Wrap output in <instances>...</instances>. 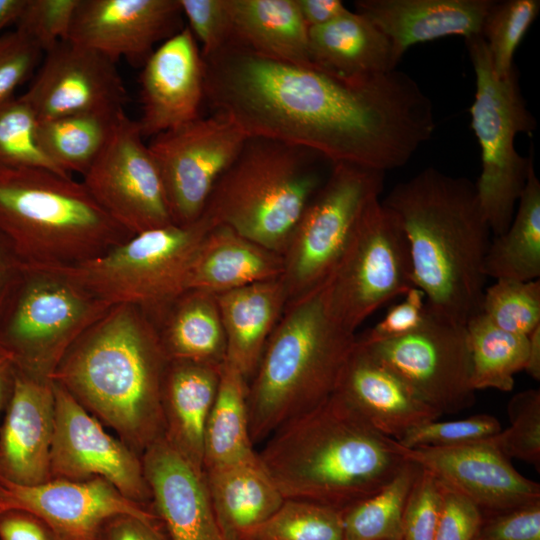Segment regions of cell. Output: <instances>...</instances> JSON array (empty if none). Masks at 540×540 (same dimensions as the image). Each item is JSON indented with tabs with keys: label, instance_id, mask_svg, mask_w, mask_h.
Wrapping results in <instances>:
<instances>
[{
	"label": "cell",
	"instance_id": "cell-1",
	"mask_svg": "<svg viewBox=\"0 0 540 540\" xmlns=\"http://www.w3.org/2000/svg\"><path fill=\"white\" fill-rule=\"evenodd\" d=\"M202 58L212 112L248 137L304 147L332 164L385 173L404 166L435 130L431 99L397 69L350 81L236 42Z\"/></svg>",
	"mask_w": 540,
	"mask_h": 540
},
{
	"label": "cell",
	"instance_id": "cell-2",
	"mask_svg": "<svg viewBox=\"0 0 540 540\" xmlns=\"http://www.w3.org/2000/svg\"><path fill=\"white\" fill-rule=\"evenodd\" d=\"M168 362L149 317L121 304L73 343L50 380L142 456L164 436L161 393Z\"/></svg>",
	"mask_w": 540,
	"mask_h": 540
},
{
	"label": "cell",
	"instance_id": "cell-3",
	"mask_svg": "<svg viewBox=\"0 0 540 540\" xmlns=\"http://www.w3.org/2000/svg\"><path fill=\"white\" fill-rule=\"evenodd\" d=\"M381 202L406 234L413 285L427 306L465 325L480 312L491 230L475 183L428 167L398 183Z\"/></svg>",
	"mask_w": 540,
	"mask_h": 540
},
{
	"label": "cell",
	"instance_id": "cell-4",
	"mask_svg": "<svg viewBox=\"0 0 540 540\" xmlns=\"http://www.w3.org/2000/svg\"><path fill=\"white\" fill-rule=\"evenodd\" d=\"M259 459L284 499L340 510L375 494L406 460L339 392L278 428Z\"/></svg>",
	"mask_w": 540,
	"mask_h": 540
},
{
	"label": "cell",
	"instance_id": "cell-5",
	"mask_svg": "<svg viewBox=\"0 0 540 540\" xmlns=\"http://www.w3.org/2000/svg\"><path fill=\"white\" fill-rule=\"evenodd\" d=\"M356 337L329 312L323 284L287 303L248 382L253 444L337 391Z\"/></svg>",
	"mask_w": 540,
	"mask_h": 540
},
{
	"label": "cell",
	"instance_id": "cell-6",
	"mask_svg": "<svg viewBox=\"0 0 540 540\" xmlns=\"http://www.w3.org/2000/svg\"><path fill=\"white\" fill-rule=\"evenodd\" d=\"M0 236L23 266L54 268L96 258L132 235L82 181L43 168H0Z\"/></svg>",
	"mask_w": 540,
	"mask_h": 540
},
{
	"label": "cell",
	"instance_id": "cell-7",
	"mask_svg": "<svg viewBox=\"0 0 540 540\" xmlns=\"http://www.w3.org/2000/svg\"><path fill=\"white\" fill-rule=\"evenodd\" d=\"M330 165L310 149L247 137L216 182L203 215L213 226H227L282 255L302 212L330 172L324 167Z\"/></svg>",
	"mask_w": 540,
	"mask_h": 540
},
{
	"label": "cell",
	"instance_id": "cell-8",
	"mask_svg": "<svg viewBox=\"0 0 540 540\" xmlns=\"http://www.w3.org/2000/svg\"><path fill=\"white\" fill-rule=\"evenodd\" d=\"M111 307L56 269L23 266L0 306V352L16 372L50 380Z\"/></svg>",
	"mask_w": 540,
	"mask_h": 540
},
{
	"label": "cell",
	"instance_id": "cell-9",
	"mask_svg": "<svg viewBox=\"0 0 540 540\" xmlns=\"http://www.w3.org/2000/svg\"><path fill=\"white\" fill-rule=\"evenodd\" d=\"M213 227L202 215L187 224H169L132 235L104 254L54 267L110 306L131 305L153 322L187 290L199 244Z\"/></svg>",
	"mask_w": 540,
	"mask_h": 540
},
{
	"label": "cell",
	"instance_id": "cell-10",
	"mask_svg": "<svg viewBox=\"0 0 540 540\" xmlns=\"http://www.w3.org/2000/svg\"><path fill=\"white\" fill-rule=\"evenodd\" d=\"M465 43L476 78L471 127L481 150L475 187L491 233L497 236L512 221L533 163L532 150L528 157L520 155L515 138L520 133L531 134L537 123L521 93L517 69L499 78L483 37L472 36Z\"/></svg>",
	"mask_w": 540,
	"mask_h": 540
},
{
	"label": "cell",
	"instance_id": "cell-11",
	"mask_svg": "<svg viewBox=\"0 0 540 540\" xmlns=\"http://www.w3.org/2000/svg\"><path fill=\"white\" fill-rule=\"evenodd\" d=\"M412 286L409 244L401 221L380 198L375 199L323 283L328 310L344 329L355 333L370 315Z\"/></svg>",
	"mask_w": 540,
	"mask_h": 540
},
{
	"label": "cell",
	"instance_id": "cell-12",
	"mask_svg": "<svg viewBox=\"0 0 540 540\" xmlns=\"http://www.w3.org/2000/svg\"><path fill=\"white\" fill-rule=\"evenodd\" d=\"M385 173L348 163L330 172L298 219L282 254L288 303L322 285L363 212L384 189Z\"/></svg>",
	"mask_w": 540,
	"mask_h": 540
},
{
	"label": "cell",
	"instance_id": "cell-13",
	"mask_svg": "<svg viewBox=\"0 0 540 540\" xmlns=\"http://www.w3.org/2000/svg\"><path fill=\"white\" fill-rule=\"evenodd\" d=\"M358 344L442 415L459 413L474 404L465 325L427 306L425 321L414 332L394 340Z\"/></svg>",
	"mask_w": 540,
	"mask_h": 540
},
{
	"label": "cell",
	"instance_id": "cell-14",
	"mask_svg": "<svg viewBox=\"0 0 540 540\" xmlns=\"http://www.w3.org/2000/svg\"><path fill=\"white\" fill-rule=\"evenodd\" d=\"M247 135L226 116L212 112L151 138L174 224L197 221L221 175Z\"/></svg>",
	"mask_w": 540,
	"mask_h": 540
},
{
	"label": "cell",
	"instance_id": "cell-15",
	"mask_svg": "<svg viewBox=\"0 0 540 540\" xmlns=\"http://www.w3.org/2000/svg\"><path fill=\"white\" fill-rule=\"evenodd\" d=\"M82 183L131 235L173 223L158 165L137 121L125 113Z\"/></svg>",
	"mask_w": 540,
	"mask_h": 540
},
{
	"label": "cell",
	"instance_id": "cell-16",
	"mask_svg": "<svg viewBox=\"0 0 540 540\" xmlns=\"http://www.w3.org/2000/svg\"><path fill=\"white\" fill-rule=\"evenodd\" d=\"M52 384L55 424L51 479L79 482L102 478L128 499L152 505L142 457L110 435L61 385Z\"/></svg>",
	"mask_w": 540,
	"mask_h": 540
},
{
	"label": "cell",
	"instance_id": "cell-17",
	"mask_svg": "<svg viewBox=\"0 0 540 540\" xmlns=\"http://www.w3.org/2000/svg\"><path fill=\"white\" fill-rule=\"evenodd\" d=\"M9 510L35 515L55 540H102L107 522L123 514L161 524L152 505L128 499L102 478L79 482L51 479L27 486L0 476V513Z\"/></svg>",
	"mask_w": 540,
	"mask_h": 540
},
{
	"label": "cell",
	"instance_id": "cell-18",
	"mask_svg": "<svg viewBox=\"0 0 540 540\" xmlns=\"http://www.w3.org/2000/svg\"><path fill=\"white\" fill-rule=\"evenodd\" d=\"M38 121L82 113L125 112L127 91L116 63L69 40L44 53L28 90L21 95Z\"/></svg>",
	"mask_w": 540,
	"mask_h": 540
},
{
	"label": "cell",
	"instance_id": "cell-19",
	"mask_svg": "<svg viewBox=\"0 0 540 540\" xmlns=\"http://www.w3.org/2000/svg\"><path fill=\"white\" fill-rule=\"evenodd\" d=\"M402 457L491 514L540 501V485L521 473L489 439L446 446L406 448Z\"/></svg>",
	"mask_w": 540,
	"mask_h": 540
},
{
	"label": "cell",
	"instance_id": "cell-20",
	"mask_svg": "<svg viewBox=\"0 0 540 540\" xmlns=\"http://www.w3.org/2000/svg\"><path fill=\"white\" fill-rule=\"evenodd\" d=\"M182 17L179 0H79L67 40L143 65L157 43L184 28Z\"/></svg>",
	"mask_w": 540,
	"mask_h": 540
},
{
	"label": "cell",
	"instance_id": "cell-21",
	"mask_svg": "<svg viewBox=\"0 0 540 540\" xmlns=\"http://www.w3.org/2000/svg\"><path fill=\"white\" fill-rule=\"evenodd\" d=\"M144 138L200 117L204 102V62L188 27L162 42L142 65L139 78Z\"/></svg>",
	"mask_w": 540,
	"mask_h": 540
},
{
	"label": "cell",
	"instance_id": "cell-22",
	"mask_svg": "<svg viewBox=\"0 0 540 540\" xmlns=\"http://www.w3.org/2000/svg\"><path fill=\"white\" fill-rule=\"evenodd\" d=\"M152 508L167 540H226L212 506L204 470L164 437L143 454Z\"/></svg>",
	"mask_w": 540,
	"mask_h": 540
},
{
	"label": "cell",
	"instance_id": "cell-23",
	"mask_svg": "<svg viewBox=\"0 0 540 540\" xmlns=\"http://www.w3.org/2000/svg\"><path fill=\"white\" fill-rule=\"evenodd\" d=\"M4 415L0 426V476L27 486L51 480L55 424L52 381L15 371Z\"/></svg>",
	"mask_w": 540,
	"mask_h": 540
},
{
	"label": "cell",
	"instance_id": "cell-24",
	"mask_svg": "<svg viewBox=\"0 0 540 540\" xmlns=\"http://www.w3.org/2000/svg\"><path fill=\"white\" fill-rule=\"evenodd\" d=\"M337 392L376 430L396 441L411 429L442 416L357 342Z\"/></svg>",
	"mask_w": 540,
	"mask_h": 540
},
{
	"label": "cell",
	"instance_id": "cell-25",
	"mask_svg": "<svg viewBox=\"0 0 540 540\" xmlns=\"http://www.w3.org/2000/svg\"><path fill=\"white\" fill-rule=\"evenodd\" d=\"M493 0H357L366 16L390 40L400 61L412 45L448 36L481 35Z\"/></svg>",
	"mask_w": 540,
	"mask_h": 540
},
{
	"label": "cell",
	"instance_id": "cell-26",
	"mask_svg": "<svg viewBox=\"0 0 540 540\" xmlns=\"http://www.w3.org/2000/svg\"><path fill=\"white\" fill-rule=\"evenodd\" d=\"M222 366L169 361L163 379V437L202 470L205 428L217 394Z\"/></svg>",
	"mask_w": 540,
	"mask_h": 540
},
{
	"label": "cell",
	"instance_id": "cell-27",
	"mask_svg": "<svg viewBox=\"0 0 540 540\" xmlns=\"http://www.w3.org/2000/svg\"><path fill=\"white\" fill-rule=\"evenodd\" d=\"M314 66L339 78L361 81L396 70L400 62L387 36L366 16L348 11L308 30Z\"/></svg>",
	"mask_w": 540,
	"mask_h": 540
},
{
	"label": "cell",
	"instance_id": "cell-28",
	"mask_svg": "<svg viewBox=\"0 0 540 540\" xmlns=\"http://www.w3.org/2000/svg\"><path fill=\"white\" fill-rule=\"evenodd\" d=\"M226 338V361L249 382L288 303L282 277L216 295Z\"/></svg>",
	"mask_w": 540,
	"mask_h": 540
},
{
	"label": "cell",
	"instance_id": "cell-29",
	"mask_svg": "<svg viewBox=\"0 0 540 540\" xmlns=\"http://www.w3.org/2000/svg\"><path fill=\"white\" fill-rule=\"evenodd\" d=\"M204 473L216 519L226 540H253L285 500L259 456L209 468Z\"/></svg>",
	"mask_w": 540,
	"mask_h": 540
},
{
	"label": "cell",
	"instance_id": "cell-30",
	"mask_svg": "<svg viewBox=\"0 0 540 540\" xmlns=\"http://www.w3.org/2000/svg\"><path fill=\"white\" fill-rule=\"evenodd\" d=\"M282 255L224 226H213L192 260L187 290L214 295L282 277Z\"/></svg>",
	"mask_w": 540,
	"mask_h": 540
},
{
	"label": "cell",
	"instance_id": "cell-31",
	"mask_svg": "<svg viewBox=\"0 0 540 540\" xmlns=\"http://www.w3.org/2000/svg\"><path fill=\"white\" fill-rule=\"evenodd\" d=\"M232 41L249 50L298 65H313L309 28L297 0H226Z\"/></svg>",
	"mask_w": 540,
	"mask_h": 540
},
{
	"label": "cell",
	"instance_id": "cell-32",
	"mask_svg": "<svg viewBox=\"0 0 540 540\" xmlns=\"http://www.w3.org/2000/svg\"><path fill=\"white\" fill-rule=\"evenodd\" d=\"M169 361L221 366L226 338L216 295L186 290L153 321Z\"/></svg>",
	"mask_w": 540,
	"mask_h": 540
},
{
	"label": "cell",
	"instance_id": "cell-33",
	"mask_svg": "<svg viewBox=\"0 0 540 540\" xmlns=\"http://www.w3.org/2000/svg\"><path fill=\"white\" fill-rule=\"evenodd\" d=\"M248 381L224 362L204 434L203 470L256 458L250 436Z\"/></svg>",
	"mask_w": 540,
	"mask_h": 540
},
{
	"label": "cell",
	"instance_id": "cell-34",
	"mask_svg": "<svg viewBox=\"0 0 540 540\" xmlns=\"http://www.w3.org/2000/svg\"><path fill=\"white\" fill-rule=\"evenodd\" d=\"M485 274L495 280L540 277V182L534 162L509 227L490 242Z\"/></svg>",
	"mask_w": 540,
	"mask_h": 540
},
{
	"label": "cell",
	"instance_id": "cell-35",
	"mask_svg": "<svg viewBox=\"0 0 540 540\" xmlns=\"http://www.w3.org/2000/svg\"><path fill=\"white\" fill-rule=\"evenodd\" d=\"M124 113H82L38 121V145L60 171L83 175L102 152Z\"/></svg>",
	"mask_w": 540,
	"mask_h": 540
},
{
	"label": "cell",
	"instance_id": "cell-36",
	"mask_svg": "<svg viewBox=\"0 0 540 540\" xmlns=\"http://www.w3.org/2000/svg\"><path fill=\"white\" fill-rule=\"evenodd\" d=\"M471 352V381L476 390L510 392L514 375L524 370L528 336L502 330L478 313L466 324Z\"/></svg>",
	"mask_w": 540,
	"mask_h": 540
},
{
	"label": "cell",
	"instance_id": "cell-37",
	"mask_svg": "<svg viewBox=\"0 0 540 540\" xmlns=\"http://www.w3.org/2000/svg\"><path fill=\"white\" fill-rule=\"evenodd\" d=\"M419 470L406 461L379 491L343 510L344 540H398L406 500Z\"/></svg>",
	"mask_w": 540,
	"mask_h": 540
},
{
	"label": "cell",
	"instance_id": "cell-38",
	"mask_svg": "<svg viewBox=\"0 0 540 540\" xmlns=\"http://www.w3.org/2000/svg\"><path fill=\"white\" fill-rule=\"evenodd\" d=\"M540 11L539 0L493 1L481 36L489 50L493 71L506 78L516 69L514 54Z\"/></svg>",
	"mask_w": 540,
	"mask_h": 540
},
{
	"label": "cell",
	"instance_id": "cell-39",
	"mask_svg": "<svg viewBox=\"0 0 540 540\" xmlns=\"http://www.w3.org/2000/svg\"><path fill=\"white\" fill-rule=\"evenodd\" d=\"M253 540H344L343 510L285 499Z\"/></svg>",
	"mask_w": 540,
	"mask_h": 540
},
{
	"label": "cell",
	"instance_id": "cell-40",
	"mask_svg": "<svg viewBox=\"0 0 540 540\" xmlns=\"http://www.w3.org/2000/svg\"><path fill=\"white\" fill-rule=\"evenodd\" d=\"M479 313L502 330L528 336L540 326V280H495L484 290Z\"/></svg>",
	"mask_w": 540,
	"mask_h": 540
},
{
	"label": "cell",
	"instance_id": "cell-41",
	"mask_svg": "<svg viewBox=\"0 0 540 540\" xmlns=\"http://www.w3.org/2000/svg\"><path fill=\"white\" fill-rule=\"evenodd\" d=\"M37 124L33 109L22 96L0 104V168H43L68 175L42 152Z\"/></svg>",
	"mask_w": 540,
	"mask_h": 540
},
{
	"label": "cell",
	"instance_id": "cell-42",
	"mask_svg": "<svg viewBox=\"0 0 540 540\" xmlns=\"http://www.w3.org/2000/svg\"><path fill=\"white\" fill-rule=\"evenodd\" d=\"M510 426L489 439L506 457L522 460L539 470L540 390L516 393L507 405Z\"/></svg>",
	"mask_w": 540,
	"mask_h": 540
},
{
	"label": "cell",
	"instance_id": "cell-43",
	"mask_svg": "<svg viewBox=\"0 0 540 540\" xmlns=\"http://www.w3.org/2000/svg\"><path fill=\"white\" fill-rule=\"evenodd\" d=\"M502 430L499 420L490 414L465 419L431 421L408 431L399 441L406 448L446 447L486 441Z\"/></svg>",
	"mask_w": 540,
	"mask_h": 540
},
{
	"label": "cell",
	"instance_id": "cell-44",
	"mask_svg": "<svg viewBox=\"0 0 540 540\" xmlns=\"http://www.w3.org/2000/svg\"><path fill=\"white\" fill-rule=\"evenodd\" d=\"M79 0H26L16 30L43 53L67 40Z\"/></svg>",
	"mask_w": 540,
	"mask_h": 540
},
{
	"label": "cell",
	"instance_id": "cell-45",
	"mask_svg": "<svg viewBox=\"0 0 540 540\" xmlns=\"http://www.w3.org/2000/svg\"><path fill=\"white\" fill-rule=\"evenodd\" d=\"M441 500L440 482L420 468L406 500L398 540H434Z\"/></svg>",
	"mask_w": 540,
	"mask_h": 540
},
{
	"label": "cell",
	"instance_id": "cell-46",
	"mask_svg": "<svg viewBox=\"0 0 540 540\" xmlns=\"http://www.w3.org/2000/svg\"><path fill=\"white\" fill-rule=\"evenodd\" d=\"M183 17L206 57L232 41V26L226 0H179Z\"/></svg>",
	"mask_w": 540,
	"mask_h": 540
},
{
	"label": "cell",
	"instance_id": "cell-47",
	"mask_svg": "<svg viewBox=\"0 0 540 540\" xmlns=\"http://www.w3.org/2000/svg\"><path fill=\"white\" fill-rule=\"evenodd\" d=\"M43 54L16 29L0 35V104L15 97L14 92L33 74Z\"/></svg>",
	"mask_w": 540,
	"mask_h": 540
},
{
	"label": "cell",
	"instance_id": "cell-48",
	"mask_svg": "<svg viewBox=\"0 0 540 540\" xmlns=\"http://www.w3.org/2000/svg\"><path fill=\"white\" fill-rule=\"evenodd\" d=\"M426 315V296L421 289L412 286L402 301L393 305L379 322L356 340L361 344H372L401 338L417 330Z\"/></svg>",
	"mask_w": 540,
	"mask_h": 540
},
{
	"label": "cell",
	"instance_id": "cell-49",
	"mask_svg": "<svg viewBox=\"0 0 540 540\" xmlns=\"http://www.w3.org/2000/svg\"><path fill=\"white\" fill-rule=\"evenodd\" d=\"M440 486L442 500L434 540H476L484 520L482 510L442 482Z\"/></svg>",
	"mask_w": 540,
	"mask_h": 540
},
{
	"label": "cell",
	"instance_id": "cell-50",
	"mask_svg": "<svg viewBox=\"0 0 540 540\" xmlns=\"http://www.w3.org/2000/svg\"><path fill=\"white\" fill-rule=\"evenodd\" d=\"M476 540H540V501L484 518Z\"/></svg>",
	"mask_w": 540,
	"mask_h": 540
},
{
	"label": "cell",
	"instance_id": "cell-51",
	"mask_svg": "<svg viewBox=\"0 0 540 540\" xmlns=\"http://www.w3.org/2000/svg\"><path fill=\"white\" fill-rule=\"evenodd\" d=\"M0 540H55L35 515L22 510L0 513Z\"/></svg>",
	"mask_w": 540,
	"mask_h": 540
},
{
	"label": "cell",
	"instance_id": "cell-52",
	"mask_svg": "<svg viewBox=\"0 0 540 540\" xmlns=\"http://www.w3.org/2000/svg\"><path fill=\"white\" fill-rule=\"evenodd\" d=\"M102 540H167L161 524L132 515H117L104 527Z\"/></svg>",
	"mask_w": 540,
	"mask_h": 540
},
{
	"label": "cell",
	"instance_id": "cell-53",
	"mask_svg": "<svg viewBox=\"0 0 540 540\" xmlns=\"http://www.w3.org/2000/svg\"><path fill=\"white\" fill-rule=\"evenodd\" d=\"M308 28L325 25L349 11L340 0H297Z\"/></svg>",
	"mask_w": 540,
	"mask_h": 540
},
{
	"label": "cell",
	"instance_id": "cell-54",
	"mask_svg": "<svg viewBox=\"0 0 540 540\" xmlns=\"http://www.w3.org/2000/svg\"><path fill=\"white\" fill-rule=\"evenodd\" d=\"M23 265L0 236V306Z\"/></svg>",
	"mask_w": 540,
	"mask_h": 540
},
{
	"label": "cell",
	"instance_id": "cell-55",
	"mask_svg": "<svg viewBox=\"0 0 540 540\" xmlns=\"http://www.w3.org/2000/svg\"><path fill=\"white\" fill-rule=\"evenodd\" d=\"M15 377L12 362L0 352V417L9 402Z\"/></svg>",
	"mask_w": 540,
	"mask_h": 540
},
{
	"label": "cell",
	"instance_id": "cell-56",
	"mask_svg": "<svg viewBox=\"0 0 540 540\" xmlns=\"http://www.w3.org/2000/svg\"><path fill=\"white\" fill-rule=\"evenodd\" d=\"M528 355L524 370L534 380H540V326L528 335Z\"/></svg>",
	"mask_w": 540,
	"mask_h": 540
},
{
	"label": "cell",
	"instance_id": "cell-57",
	"mask_svg": "<svg viewBox=\"0 0 540 540\" xmlns=\"http://www.w3.org/2000/svg\"><path fill=\"white\" fill-rule=\"evenodd\" d=\"M26 0H0V35L3 30L16 23Z\"/></svg>",
	"mask_w": 540,
	"mask_h": 540
}]
</instances>
